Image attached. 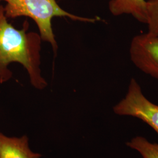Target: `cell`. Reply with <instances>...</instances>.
<instances>
[{
	"label": "cell",
	"instance_id": "4",
	"mask_svg": "<svg viewBox=\"0 0 158 158\" xmlns=\"http://www.w3.org/2000/svg\"><path fill=\"white\" fill-rule=\"evenodd\" d=\"M130 55L136 68L158 80V36L148 32L135 36L130 44Z\"/></svg>",
	"mask_w": 158,
	"mask_h": 158
},
{
	"label": "cell",
	"instance_id": "1",
	"mask_svg": "<svg viewBox=\"0 0 158 158\" xmlns=\"http://www.w3.org/2000/svg\"><path fill=\"white\" fill-rule=\"evenodd\" d=\"M29 26L25 21L23 28H14L7 21L4 6L0 4V83L11 79L12 73L8 66L17 62L27 69L31 85L42 90L48 83L40 69L42 39L39 34L28 32Z\"/></svg>",
	"mask_w": 158,
	"mask_h": 158
},
{
	"label": "cell",
	"instance_id": "8",
	"mask_svg": "<svg viewBox=\"0 0 158 158\" xmlns=\"http://www.w3.org/2000/svg\"><path fill=\"white\" fill-rule=\"evenodd\" d=\"M148 32L158 36V0H147Z\"/></svg>",
	"mask_w": 158,
	"mask_h": 158
},
{
	"label": "cell",
	"instance_id": "2",
	"mask_svg": "<svg viewBox=\"0 0 158 158\" xmlns=\"http://www.w3.org/2000/svg\"><path fill=\"white\" fill-rule=\"evenodd\" d=\"M6 2L5 15L8 18L27 17L36 23L42 40L51 44L55 53L57 45L52 27V19L54 17H68L74 21L94 23L96 18L80 17L64 11L56 0H0Z\"/></svg>",
	"mask_w": 158,
	"mask_h": 158
},
{
	"label": "cell",
	"instance_id": "6",
	"mask_svg": "<svg viewBox=\"0 0 158 158\" xmlns=\"http://www.w3.org/2000/svg\"><path fill=\"white\" fill-rule=\"evenodd\" d=\"M108 8L114 16L131 15L139 23H147V0H110Z\"/></svg>",
	"mask_w": 158,
	"mask_h": 158
},
{
	"label": "cell",
	"instance_id": "3",
	"mask_svg": "<svg viewBox=\"0 0 158 158\" xmlns=\"http://www.w3.org/2000/svg\"><path fill=\"white\" fill-rule=\"evenodd\" d=\"M121 116H130L147 123L158 135V105L149 101L142 93L136 79L132 78L124 97L113 107Z\"/></svg>",
	"mask_w": 158,
	"mask_h": 158
},
{
	"label": "cell",
	"instance_id": "7",
	"mask_svg": "<svg viewBox=\"0 0 158 158\" xmlns=\"http://www.w3.org/2000/svg\"><path fill=\"white\" fill-rule=\"evenodd\" d=\"M126 145L135 150L143 158H158V144L149 141L147 138L137 136L126 143Z\"/></svg>",
	"mask_w": 158,
	"mask_h": 158
},
{
	"label": "cell",
	"instance_id": "5",
	"mask_svg": "<svg viewBox=\"0 0 158 158\" xmlns=\"http://www.w3.org/2000/svg\"><path fill=\"white\" fill-rule=\"evenodd\" d=\"M29 147L28 137H10L0 132V158H40Z\"/></svg>",
	"mask_w": 158,
	"mask_h": 158
}]
</instances>
